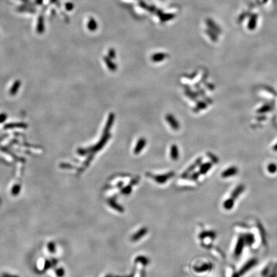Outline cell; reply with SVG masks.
I'll return each mask as SVG.
<instances>
[{
  "instance_id": "1",
  "label": "cell",
  "mask_w": 277,
  "mask_h": 277,
  "mask_svg": "<svg viewBox=\"0 0 277 277\" xmlns=\"http://www.w3.org/2000/svg\"><path fill=\"white\" fill-rule=\"evenodd\" d=\"M110 137V135L109 134H104L103 137L101 138V140L99 141V142L95 146H93V147H90L87 148L88 151H98L102 148V147H103L105 144L107 142V141L109 139V138Z\"/></svg>"
},
{
  "instance_id": "2",
  "label": "cell",
  "mask_w": 277,
  "mask_h": 277,
  "mask_svg": "<svg viewBox=\"0 0 277 277\" xmlns=\"http://www.w3.org/2000/svg\"><path fill=\"white\" fill-rule=\"evenodd\" d=\"M243 191V189L242 187L241 189V188H239V189H237V190L235 189L233 192V193H232V198H230L225 202V203H224V207H225L226 209H231V208L234 205L233 203H232V199H233V198H237L238 196H239V195H240Z\"/></svg>"
},
{
  "instance_id": "3",
  "label": "cell",
  "mask_w": 277,
  "mask_h": 277,
  "mask_svg": "<svg viewBox=\"0 0 277 277\" xmlns=\"http://www.w3.org/2000/svg\"><path fill=\"white\" fill-rule=\"evenodd\" d=\"M166 121L168 122V123L170 124L171 128H172L173 130H178L179 129L180 125L178 124V122L176 121L175 118H174L172 115L168 114L166 116Z\"/></svg>"
},
{
  "instance_id": "4",
  "label": "cell",
  "mask_w": 277,
  "mask_h": 277,
  "mask_svg": "<svg viewBox=\"0 0 277 277\" xmlns=\"http://www.w3.org/2000/svg\"><path fill=\"white\" fill-rule=\"evenodd\" d=\"M28 125L26 123H11L6 124L3 126L4 129L9 130V129H14L15 128H26Z\"/></svg>"
},
{
  "instance_id": "5",
  "label": "cell",
  "mask_w": 277,
  "mask_h": 277,
  "mask_svg": "<svg viewBox=\"0 0 277 277\" xmlns=\"http://www.w3.org/2000/svg\"><path fill=\"white\" fill-rule=\"evenodd\" d=\"M21 85V82L20 80H17L14 82L13 85H12V87L9 90V94L11 96H14L16 94L18 93V91L20 88V86Z\"/></svg>"
},
{
  "instance_id": "6",
  "label": "cell",
  "mask_w": 277,
  "mask_h": 277,
  "mask_svg": "<svg viewBox=\"0 0 277 277\" xmlns=\"http://www.w3.org/2000/svg\"><path fill=\"white\" fill-rule=\"evenodd\" d=\"M44 32V17L43 15L39 16L37 24V32L39 34H43Z\"/></svg>"
},
{
  "instance_id": "7",
  "label": "cell",
  "mask_w": 277,
  "mask_h": 277,
  "mask_svg": "<svg viewBox=\"0 0 277 277\" xmlns=\"http://www.w3.org/2000/svg\"><path fill=\"white\" fill-rule=\"evenodd\" d=\"M146 144V141L145 138H141L139 140L137 141V143L136 146H135V148L134 149V153L135 154H137L141 152V151L142 150L143 148H145V146Z\"/></svg>"
},
{
  "instance_id": "8",
  "label": "cell",
  "mask_w": 277,
  "mask_h": 277,
  "mask_svg": "<svg viewBox=\"0 0 277 277\" xmlns=\"http://www.w3.org/2000/svg\"><path fill=\"white\" fill-rule=\"evenodd\" d=\"M114 120V114H110L109 115V119H108V120H107L106 125H105V129L103 130V134H109L108 132H109L110 128H111L112 126Z\"/></svg>"
},
{
  "instance_id": "9",
  "label": "cell",
  "mask_w": 277,
  "mask_h": 277,
  "mask_svg": "<svg viewBox=\"0 0 277 277\" xmlns=\"http://www.w3.org/2000/svg\"><path fill=\"white\" fill-rule=\"evenodd\" d=\"M168 55L165 53H156L155 55H153L151 57V60L152 61H153L155 62H159L160 61L166 59V57H167Z\"/></svg>"
},
{
  "instance_id": "10",
  "label": "cell",
  "mask_w": 277,
  "mask_h": 277,
  "mask_svg": "<svg viewBox=\"0 0 277 277\" xmlns=\"http://www.w3.org/2000/svg\"><path fill=\"white\" fill-rule=\"evenodd\" d=\"M171 157L172 159L174 160H176L178 158V148L175 145H173L171 146Z\"/></svg>"
},
{
  "instance_id": "11",
  "label": "cell",
  "mask_w": 277,
  "mask_h": 277,
  "mask_svg": "<svg viewBox=\"0 0 277 277\" xmlns=\"http://www.w3.org/2000/svg\"><path fill=\"white\" fill-rule=\"evenodd\" d=\"M104 60H105V64H106L108 68H109L110 71H114L115 70H116V69H117L116 65L114 63L112 62L111 60H110L109 58L105 57H104Z\"/></svg>"
},
{
  "instance_id": "12",
  "label": "cell",
  "mask_w": 277,
  "mask_h": 277,
  "mask_svg": "<svg viewBox=\"0 0 277 277\" xmlns=\"http://www.w3.org/2000/svg\"><path fill=\"white\" fill-rule=\"evenodd\" d=\"M87 27L89 29L91 30V31H94V30H95L96 29L97 24L95 20L93 18H91L89 19V21L88 22Z\"/></svg>"
},
{
  "instance_id": "13",
  "label": "cell",
  "mask_w": 277,
  "mask_h": 277,
  "mask_svg": "<svg viewBox=\"0 0 277 277\" xmlns=\"http://www.w3.org/2000/svg\"><path fill=\"white\" fill-rule=\"evenodd\" d=\"M18 10L19 11V12H30V13H34L35 12V10L34 9H31V8L28 7H26V6L19 7L18 9Z\"/></svg>"
},
{
  "instance_id": "14",
  "label": "cell",
  "mask_w": 277,
  "mask_h": 277,
  "mask_svg": "<svg viewBox=\"0 0 277 277\" xmlns=\"http://www.w3.org/2000/svg\"><path fill=\"white\" fill-rule=\"evenodd\" d=\"M8 116L6 113L2 112L0 114V124L3 123L4 122L7 120Z\"/></svg>"
},
{
  "instance_id": "15",
  "label": "cell",
  "mask_w": 277,
  "mask_h": 277,
  "mask_svg": "<svg viewBox=\"0 0 277 277\" xmlns=\"http://www.w3.org/2000/svg\"><path fill=\"white\" fill-rule=\"evenodd\" d=\"M89 151L87 148H80L78 150V153L80 155H85Z\"/></svg>"
},
{
  "instance_id": "16",
  "label": "cell",
  "mask_w": 277,
  "mask_h": 277,
  "mask_svg": "<svg viewBox=\"0 0 277 277\" xmlns=\"http://www.w3.org/2000/svg\"><path fill=\"white\" fill-rule=\"evenodd\" d=\"M65 7L67 10L71 11V10L73 9L74 5L72 3H67L65 4Z\"/></svg>"
},
{
  "instance_id": "17",
  "label": "cell",
  "mask_w": 277,
  "mask_h": 277,
  "mask_svg": "<svg viewBox=\"0 0 277 277\" xmlns=\"http://www.w3.org/2000/svg\"><path fill=\"white\" fill-rule=\"evenodd\" d=\"M109 57L110 58H112V59H114L115 57H116V53L114 51V50L112 49H110L109 51Z\"/></svg>"
},
{
  "instance_id": "18",
  "label": "cell",
  "mask_w": 277,
  "mask_h": 277,
  "mask_svg": "<svg viewBox=\"0 0 277 277\" xmlns=\"http://www.w3.org/2000/svg\"><path fill=\"white\" fill-rule=\"evenodd\" d=\"M43 0H35V3L37 5H41L43 3Z\"/></svg>"
},
{
  "instance_id": "19",
  "label": "cell",
  "mask_w": 277,
  "mask_h": 277,
  "mask_svg": "<svg viewBox=\"0 0 277 277\" xmlns=\"http://www.w3.org/2000/svg\"><path fill=\"white\" fill-rule=\"evenodd\" d=\"M19 1H21L22 2H23L26 4H30V0H19Z\"/></svg>"
},
{
  "instance_id": "20",
  "label": "cell",
  "mask_w": 277,
  "mask_h": 277,
  "mask_svg": "<svg viewBox=\"0 0 277 277\" xmlns=\"http://www.w3.org/2000/svg\"><path fill=\"white\" fill-rule=\"evenodd\" d=\"M57 0H51L50 2L51 3H55V2H57Z\"/></svg>"
}]
</instances>
